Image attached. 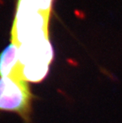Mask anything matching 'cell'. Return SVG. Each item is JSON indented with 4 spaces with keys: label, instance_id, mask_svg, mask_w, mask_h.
Instances as JSON below:
<instances>
[{
    "label": "cell",
    "instance_id": "cell-4",
    "mask_svg": "<svg viewBox=\"0 0 122 123\" xmlns=\"http://www.w3.org/2000/svg\"><path fill=\"white\" fill-rule=\"evenodd\" d=\"M54 0H18V5H21L41 12L50 14Z\"/></svg>",
    "mask_w": 122,
    "mask_h": 123
},
{
    "label": "cell",
    "instance_id": "cell-2",
    "mask_svg": "<svg viewBox=\"0 0 122 123\" xmlns=\"http://www.w3.org/2000/svg\"><path fill=\"white\" fill-rule=\"evenodd\" d=\"M32 94L27 82L0 77V111L18 115L24 123H30Z\"/></svg>",
    "mask_w": 122,
    "mask_h": 123
},
{
    "label": "cell",
    "instance_id": "cell-3",
    "mask_svg": "<svg viewBox=\"0 0 122 123\" xmlns=\"http://www.w3.org/2000/svg\"><path fill=\"white\" fill-rule=\"evenodd\" d=\"M18 65V46L11 43L0 55V77H13Z\"/></svg>",
    "mask_w": 122,
    "mask_h": 123
},
{
    "label": "cell",
    "instance_id": "cell-1",
    "mask_svg": "<svg viewBox=\"0 0 122 123\" xmlns=\"http://www.w3.org/2000/svg\"><path fill=\"white\" fill-rule=\"evenodd\" d=\"M50 14L17 5L11 31V41L20 46L32 41L49 38Z\"/></svg>",
    "mask_w": 122,
    "mask_h": 123
}]
</instances>
